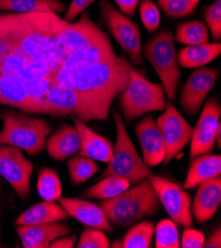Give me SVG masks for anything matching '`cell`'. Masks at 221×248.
<instances>
[{"instance_id":"6da1fadb","label":"cell","mask_w":221,"mask_h":248,"mask_svg":"<svg viewBox=\"0 0 221 248\" xmlns=\"http://www.w3.org/2000/svg\"><path fill=\"white\" fill-rule=\"evenodd\" d=\"M62 18L54 12L0 15V35L25 58L48 64L55 72L62 63L57 31Z\"/></svg>"},{"instance_id":"7a4b0ae2","label":"cell","mask_w":221,"mask_h":248,"mask_svg":"<svg viewBox=\"0 0 221 248\" xmlns=\"http://www.w3.org/2000/svg\"><path fill=\"white\" fill-rule=\"evenodd\" d=\"M131 64L118 56L98 63L64 66L54 73L55 83L75 89L110 111L114 98L129 81Z\"/></svg>"},{"instance_id":"3957f363","label":"cell","mask_w":221,"mask_h":248,"mask_svg":"<svg viewBox=\"0 0 221 248\" xmlns=\"http://www.w3.org/2000/svg\"><path fill=\"white\" fill-rule=\"evenodd\" d=\"M160 205L150 179L146 178L120 195L102 200L100 206L110 222L120 227H129L145 217L154 216Z\"/></svg>"},{"instance_id":"277c9868","label":"cell","mask_w":221,"mask_h":248,"mask_svg":"<svg viewBox=\"0 0 221 248\" xmlns=\"http://www.w3.org/2000/svg\"><path fill=\"white\" fill-rule=\"evenodd\" d=\"M0 118L3 124L0 145L16 146L31 156L43 152L46 140L52 132V126L45 119L13 110H4Z\"/></svg>"},{"instance_id":"5b68a950","label":"cell","mask_w":221,"mask_h":248,"mask_svg":"<svg viewBox=\"0 0 221 248\" xmlns=\"http://www.w3.org/2000/svg\"><path fill=\"white\" fill-rule=\"evenodd\" d=\"M112 115L116 126V142L101 179L117 176L128 179L131 184H137L146 178H150L154 173L137 153L125 128L123 119L116 111H113Z\"/></svg>"},{"instance_id":"8992f818","label":"cell","mask_w":221,"mask_h":248,"mask_svg":"<svg viewBox=\"0 0 221 248\" xmlns=\"http://www.w3.org/2000/svg\"><path fill=\"white\" fill-rule=\"evenodd\" d=\"M166 107V93L160 83H153L135 70L130 69L126 88L119 94V108L127 122Z\"/></svg>"},{"instance_id":"52a82bcc","label":"cell","mask_w":221,"mask_h":248,"mask_svg":"<svg viewBox=\"0 0 221 248\" xmlns=\"http://www.w3.org/2000/svg\"><path fill=\"white\" fill-rule=\"evenodd\" d=\"M143 52L157 72L169 100H176L181 72L173 33L161 31L145 45Z\"/></svg>"},{"instance_id":"ba28073f","label":"cell","mask_w":221,"mask_h":248,"mask_svg":"<svg viewBox=\"0 0 221 248\" xmlns=\"http://www.w3.org/2000/svg\"><path fill=\"white\" fill-rule=\"evenodd\" d=\"M47 99L55 117L71 115L85 124L106 120L110 112L77 90L55 82L49 90Z\"/></svg>"},{"instance_id":"9c48e42d","label":"cell","mask_w":221,"mask_h":248,"mask_svg":"<svg viewBox=\"0 0 221 248\" xmlns=\"http://www.w3.org/2000/svg\"><path fill=\"white\" fill-rule=\"evenodd\" d=\"M100 9L102 18L113 38L124 49L133 63L141 64L143 62V57L138 25L132 22L129 17L117 10L109 0L101 1Z\"/></svg>"},{"instance_id":"30bf717a","label":"cell","mask_w":221,"mask_h":248,"mask_svg":"<svg viewBox=\"0 0 221 248\" xmlns=\"http://www.w3.org/2000/svg\"><path fill=\"white\" fill-rule=\"evenodd\" d=\"M150 181L154 187L156 195L177 226L185 228H192L193 217L191 214V198L184 189L173 181L167 178L152 175Z\"/></svg>"},{"instance_id":"8fae6325","label":"cell","mask_w":221,"mask_h":248,"mask_svg":"<svg viewBox=\"0 0 221 248\" xmlns=\"http://www.w3.org/2000/svg\"><path fill=\"white\" fill-rule=\"evenodd\" d=\"M156 122L165 143L163 162L168 165L190 141L193 128L170 101L166 103L164 113Z\"/></svg>"},{"instance_id":"7c38bea8","label":"cell","mask_w":221,"mask_h":248,"mask_svg":"<svg viewBox=\"0 0 221 248\" xmlns=\"http://www.w3.org/2000/svg\"><path fill=\"white\" fill-rule=\"evenodd\" d=\"M33 163L25 157L20 148L0 145V176H2L22 200L28 199L31 192Z\"/></svg>"},{"instance_id":"4fadbf2b","label":"cell","mask_w":221,"mask_h":248,"mask_svg":"<svg viewBox=\"0 0 221 248\" xmlns=\"http://www.w3.org/2000/svg\"><path fill=\"white\" fill-rule=\"evenodd\" d=\"M104 37H106V34L91 21L87 12L84 13L76 23L67 22L62 19L57 31V41L62 53V62L70 54L79 52Z\"/></svg>"},{"instance_id":"5bb4252c","label":"cell","mask_w":221,"mask_h":248,"mask_svg":"<svg viewBox=\"0 0 221 248\" xmlns=\"http://www.w3.org/2000/svg\"><path fill=\"white\" fill-rule=\"evenodd\" d=\"M221 107L216 98H209L202 111L200 119L192 129L190 139V161L196 156L208 155L215 145V133L220 122Z\"/></svg>"},{"instance_id":"9a60e30c","label":"cell","mask_w":221,"mask_h":248,"mask_svg":"<svg viewBox=\"0 0 221 248\" xmlns=\"http://www.w3.org/2000/svg\"><path fill=\"white\" fill-rule=\"evenodd\" d=\"M218 78L216 68H198L190 73L180 92V105L190 117L198 115Z\"/></svg>"},{"instance_id":"2e32d148","label":"cell","mask_w":221,"mask_h":248,"mask_svg":"<svg viewBox=\"0 0 221 248\" xmlns=\"http://www.w3.org/2000/svg\"><path fill=\"white\" fill-rule=\"evenodd\" d=\"M143 160L148 167L161 164L165 159V143L158 128L156 120L151 117H144L135 127Z\"/></svg>"},{"instance_id":"e0dca14e","label":"cell","mask_w":221,"mask_h":248,"mask_svg":"<svg viewBox=\"0 0 221 248\" xmlns=\"http://www.w3.org/2000/svg\"><path fill=\"white\" fill-rule=\"evenodd\" d=\"M58 202L69 215L83 225L102 230L104 232H113V227L101 206L79 198H60Z\"/></svg>"},{"instance_id":"ac0fdd59","label":"cell","mask_w":221,"mask_h":248,"mask_svg":"<svg viewBox=\"0 0 221 248\" xmlns=\"http://www.w3.org/2000/svg\"><path fill=\"white\" fill-rule=\"evenodd\" d=\"M16 232L24 248H49L55 239L68 235L70 229L61 221H54L32 226H18Z\"/></svg>"},{"instance_id":"d6986e66","label":"cell","mask_w":221,"mask_h":248,"mask_svg":"<svg viewBox=\"0 0 221 248\" xmlns=\"http://www.w3.org/2000/svg\"><path fill=\"white\" fill-rule=\"evenodd\" d=\"M0 104L9 105L25 114H37L28 97L23 78L16 73L0 72Z\"/></svg>"},{"instance_id":"ffe728a7","label":"cell","mask_w":221,"mask_h":248,"mask_svg":"<svg viewBox=\"0 0 221 248\" xmlns=\"http://www.w3.org/2000/svg\"><path fill=\"white\" fill-rule=\"evenodd\" d=\"M221 202V177L199 185L191 205V214L199 224H204L215 215Z\"/></svg>"},{"instance_id":"44dd1931","label":"cell","mask_w":221,"mask_h":248,"mask_svg":"<svg viewBox=\"0 0 221 248\" xmlns=\"http://www.w3.org/2000/svg\"><path fill=\"white\" fill-rule=\"evenodd\" d=\"M73 122L82 140V147L78 153L79 155L107 163L113 152L112 143L88 128L83 121L73 117Z\"/></svg>"},{"instance_id":"7402d4cb","label":"cell","mask_w":221,"mask_h":248,"mask_svg":"<svg viewBox=\"0 0 221 248\" xmlns=\"http://www.w3.org/2000/svg\"><path fill=\"white\" fill-rule=\"evenodd\" d=\"M45 146L49 156L55 160L64 161L80 152L82 140L75 126L63 125L46 140Z\"/></svg>"},{"instance_id":"603a6c76","label":"cell","mask_w":221,"mask_h":248,"mask_svg":"<svg viewBox=\"0 0 221 248\" xmlns=\"http://www.w3.org/2000/svg\"><path fill=\"white\" fill-rule=\"evenodd\" d=\"M221 174V157L216 155H203L190 161L184 189L189 190Z\"/></svg>"},{"instance_id":"cb8c5ba5","label":"cell","mask_w":221,"mask_h":248,"mask_svg":"<svg viewBox=\"0 0 221 248\" xmlns=\"http://www.w3.org/2000/svg\"><path fill=\"white\" fill-rule=\"evenodd\" d=\"M68 217L69 215L60 203L44 201L33 205L23 212L15 220V225L18 227L48 224V222L67 220Z\"/></svg>"},{"instance_id":"d4e9b609","label":"cell","mask_w":221,"mask_h":248,"mask_svg":"<svg viewBox=\"0 0 221 248\" xmlns=\"http://www.w3.org/2000/svg\"><path fill=\"white\" fill-rule=\"evenodd\" d=\"M116 56L117 55L113 51L111 43L106 36L101 40L95 41L81 51L70 54L63 61L61 65L72 66L98 63L108 61Z\"/></svg>"},{"instance_id":"484cf974","label":"cell","mask_w":221,"mask_h":248,"mask_svg":"<svg viewBox=\"0 0 221 248\" xmlns=\"http://www.w3.org/2000/svg\"><path fill=\"white\" fill-rule=\"evenodd\" d=\"M220 53L221 44L216 42L213 44L206 43L185 46L177 56L179 65L186 68H195L211 62L219 57Z\"/></svg>"},{"instance_id":"4316f807","label":"cell","mask_w":221,"mask_h":248,"mask_svg":"<svg viewBox=\"0 0 221 248\" xmlns=\"http://www.w3.org/2000/svg\"><path fill=\"white\" fill-rule=\"evenodd\" d=\"M30 101L37 110V114L55 117V113L49 105L47 95L54 83L53 76L40 78H23Z\"/></svg>"},{"instance_id":"83f0119b","label":"cell","mask_w":221,"mask_h":248,"mask_svg":"<svg viewBox=\"0 0 221 248\" xmlns=\"http://www.w3.org/2000/svg\"><path fill=\"white\" fill-rule=\"evenodd\" d=\"M1 10L16 13H62L65 10V4L61 0H0V11Z\"/></svg>"},{"instance_id":"f1b7e54d","label":"cell","mask_w":221,"mask_h":248,"mask_svg":"<svg viewBox=\"0 0 221 248\" xmlns=\"http://www.w3.org/2000/svg\"><path fill=\"white\" fill-rule=\"evenodd\" d=\"M130 181L126 178L109 176L101 179L96 184L86 189L83 196L87 199L107 200L114 198L130 188Z\"/></svg>"},{"instance_id":"f546056e","label":"cell","mask_w":221,"mask_h":248,"mask_svg":"<svg viewBox=\"0 0 221 248\" xmlns=\"http://www.w3.org/2000/svg\"><path fill=\"white\" fill-rule=\"evenodd\" d=\"M31 60L20 55L13 46L0 35V72H10L25 78L26 69Z\"/></svg>"},{"instance_id":"4dcf8cb0","label":"cell","mask_w":221,"mask_h":248,"mask_svg":"<svg viewBox=\"0 0 221 248\" xmlns=\"http://www.w3.org/2000/svg\"><path fill=\"white\" fill-rule=\"evenodd\" d=\"M37 191L44 201L57 202L62 197L63 189L58 173L53 168H43L39 171Z\"/></svg>"},{"instance_id":"1f68e13d","label":"cell","mask_w":221,"mask_h":248,"mask_svg":"<svg viewBox=\"0 0 221 248\" xmlns=\"http://www.w3.org/2000/svg\"><path fill=\"white\" fill-rule=\"evenodd\" d=\"M176 41L187 46L209 43V31L202 21H189L180 24L177 28Z\"/></svg>"},{"instance_id":"d6a6232c","label":"cell","mask_w":221,"mask_h":248,"mask_svg":"<svg viewBox=\"0 0 221 248\" xmlns=\"http://www.w3.org/2000/svg\"><path fill=\"white\" fill-rule=\"evenodd\" d=\"M155 226L152 221L144 220L135 224L122 240L123 248H149L154 238Z\"/></svg>"},{"instance_id":"836d02e7","label":"cell","mask_w":221,"mask_h":248,"mask_svg":"<svg viewBox=\"0 0 221 248\" xmlns=\"http://www.w3.org/2000/svg\"><path fill=\"white\" fill-rule=\"evenodd\" d=\"M68 168L70 181L75 185H81L86 182L100 170V166L95 160L81 155L68 159Z\"/></svg>"},{"instance_id":"e575fe53","label":"cell","mask_w":221,"mask_h":248,"mask_svg":"<svg viewBox=\"0 0 221 248\" xmlns=\"http://www.w3.org/2000/svg\"><path fill=\"white\" fill-rule=\"evenodd\" d=\"M156 248H180V236L177 225L171 219H162L155 228Z\"/></svg>"},{"instance_id":"d590c367","label":"cell","mask_w":221,"mask_h":248,"mask_svg":"<svg viewBox=\"0 0 221 248\" xmlns=\"http://www.w3.org/2000/svg\"><path fill=\"white\" fill-rule=\"evenodd\" d=\"M202 0H158L163 12L170 19H183L192 15Z\"/></svg>"},{"instance_id":"8d00e7d4","label":"cell","mask_w":221,"mask_h":248,"mask_svg":"<svg viewBox=\"0 0 221 248\" xmlns=\"http://www.w3.org/2000/svg\"><path fill=\"white\" fill-rule=\"evenodd\" d=\"M139 12L141 21L148 33H154L158 30L161 23V12L152 0H141Z\"/></svg>"},{"instance_id":"74e56055","label":"cell","mask_w":221,"mask_h":248,"mask_svg":"<svg viewBox=\"0 0 221 248\" xmlns=\"http://www.w3.org/2000/svg\"><path fill=\"white\" fill-rule=\"evenodd\" d=\"M78 248H108L110 247V242L103 231L88 228L82 233L79 242L77 244Z\"/></svg>"},{"instance_id":"f35d334b","label":"cell","mask_w":221,"mask_h":248,"mask_svg":"<svg viewBox=\"0 0 221 248\" xmlns=\"http://www.w3.org/2000/svg\"><path fill=\"white\" fill-rule=\"evenodd\" d=\"M204 19L213 40L219 42L221 38V0H215L205 9Z\"/></svg>"},{"instance_id":"ab89813d","label":"cell","mask_w":221,"mask_h":248,"mask_svg":"<svg viewBox=\"0 0 221 248\" xmlns=\"http://www.w3.org/2000/svg\"><path fill=\"white\" fill-rule=\"evenodd\" d=\"M205 237L203 232L187 228L180 239V246L183 248H203Z\"/></svg>"},{"instance_id":"60d3db41","label":"cell","mask_w":221,"mask_h":248,"mask_svg":"<svg viewBox=\"0 0 221 248\" xmlns=\"http://www.w3.org/2000/svg\"><path fill=\"white\" fill-rule=\"evenodd\" d=\"M95 1L96 0H71L64 20L67 22L73 21Z\"/></svg>"},{"instance_id":"b9f144b4","label":"cell","mask_w":221,"mask_h":248,"mask_svg":"<svg viewBox=\"0 0 221 248\" xmlns=\"http://www.w3.org/2000/svg\"><path fill=\"white\" fill-rule=\"evenodd\" d=\"M114 1L121 13L130 18L134 16L140 0H114Z\"/></svg>"},{"instance_id":"7bdbcfd3","label":"cell","mask_w":221,"mask_h":248,"mask_svg":"<svg viewBox=\"0 0 221 248\" xmlns=\"http://www.w3.org/2000/svg\"><path fill=\"white\" fill-rule=\"evenodd\" d=\"M77 235H64L55 239L51 243V248H73L76 246Z\"/></svg>"},{"instance_id":"ee69618b","label":"cell","mask_w":221,"mask_h":248,"mask_svg":"<svg viewBox=\"0 0 221 248\" xmlns=\"http://www.w3.org/2000/svg\"><path fill=\"white\" fill-rule=\"evenodd\" d=\"M204 247L205 248H220L221 247V231L218 228L214 232L204 241Z\"/></svg>"},{"instance_id":"f6af8a7d","label":"cell","mask_w":221,"mask_h":248,"mask_svg":"<svg viewBox=\"0 0 221 248\" xmlns=\"http://www.w3.org/2000/svg\"><path fill=\"white\" fill-rule=\"evenodd\" d=\"M215 143L217 145V148L219 150L221 146V124L218 126L216 133H215Z\"/></svg>"}]
</instances>
